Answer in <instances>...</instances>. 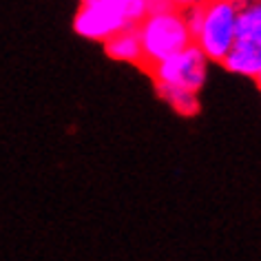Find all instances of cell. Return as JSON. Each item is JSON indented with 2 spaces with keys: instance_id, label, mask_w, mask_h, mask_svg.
<instances>
[{
  "instance_id": "6da1fadb",
  "label": "cell",
  "mask_w": 261,
  "mask_h": 261,
  "mask_svg": "<svg viewBox=\"0 0 261 261\" xmlns=\"http://www.w3.org/2000/svg\"><path fill=\"white\" fill-rule=\"evenodd\" d=\"M135 27H138L142 56H144L142 69H148L151 64L164 60L166 56L193 42L191 29H188L184 18V9L173 7L164 0L151 3L148 14Z\"/></svg>"
},
{
  "instance_id": "7a4b0ae2",
  "label": "cell",
  "mask_w": 261,
  "mask_h": 261,
  "mask_svg": "<svg viewBox=\"0 0 261 261\" xmlns=\"http://www.w3.org/2000/svg\"><path fill=\"white\" fill-rule=\"evenodd\" d=\"M241 0H206L201 3V20L193 36V42L204 51L208 62L226 58L237 40V14Z\"/></svg>"
},
{
  "instance_id": "3957f363",
  "label": "cell",
  "mask_w": 261,
  "mask_h": 261,
  "mask_svg": "<svg viewBox=\"0 0 261 261\" xmlns=\"http://www.w3.org/2000/svg\"><path fill=\"white\" fill-rule=\"evenodd\" d=\"M155 87H181L188 91H201L208 77V58L197 44L191 42L184 49L166 56L164 60L146 69Z\"/></svg>"
},
{
  "instance_id": "277c9868",
  "label": "cell",
  "mask_w": 261,
  "mask_h": 261,
  "mask_svg": "<svg viewBox=\"0 0 261 261\" xmlns=\"http://www.w3.org/2000/svg\"><path fill=\"white\" fill-rule=\"evenodd\" d=\"M124 27H128L124 0H82L73 18L75 34L95 42H104Z\"/></svg>"
},
{
  "instance_id": "5b68a950",
  "label": "cell",
  "mask_w": 261,
  "mask_h": 261,
  "mask_svg": "<svg viewBox=\"0 0 261 261\" xmlns=\"http://www.w3.org/2000/svg\"><path fill=\"white\" fill-rule=\"evenodd\" d=\"M221 64L237 75L254 77L261 71V40H234Z\"/></svg>"
},
{
  "instance_id": "8992f818",
  "label": "cell",
  "mask_w": 261,
  "mask_h": 261,
  "mask_svg": "<svg viewBox=\"0 0 261 261\" xmlns=\"http://www.w3.org/2000/svg\"><path fill=\"white\" fill-rule=\"evenodd\" d=\"M104 51H107V56L111 60L135 64V67L144 64L142 44H140V36H138V27L135 24H128V27H124L117 34L107 38L104 40Z\"/></svg>"
},
{
  "instance_id": "52a82bcc",
  "label": "cell",
  "mask_w": 261,
  "mask_h": 261,
  "mask_svg": "<svg viewBox=\"0 0 261 261\" xmlns=\"http://www.w3.org/2000/svg\"><path fill=\"white\" fill-rule=\"evenodd\" d=\"M158 95L171 107L177 115L191 117L199 113V93L197 91H188L181 87H155Z\"/></svg>"
},
{
  "instance_id": "ba28073f",
  "label": "cell",
  "mask_w": 261,
  "mask_h": 261,
  "mask_svg": "<svg viewBox=\"0 0 261 261\" xmlns=\"http://www.w3.org/2000/svg\"><path fill=\"white\" fill-rule=\"evenodd\" d=\"M239 40H261V0H241L237 14Z\"/></svg>"
},
{
  "instance_id": "9c48e42d",
  "label": "cell",
  "mask_w": 261,
  "mask_h": 261,
  "mask_svg": "<svg viewBox=\"0 0 261 261\" xmlns=\"http://www.w3.org/2000/svg\"><path fill=\"white\" fill-rule=\"evenodd\" d=\"M164 3L173 5V7H177V9H188V7H195V5L206 3V0H164Z\"/></svg>"
},
{
  "instance_id": "30bf717a",
  "label": "cell",
  "mask_w": 261,
  "mask_h": 261,
  "mask_svg": "<svg viewBox=\"0 0 261 261\" xmlns=\"http://www.w3.org/2000/svg\"><path fill=\"white\" fill-rule=\"evenodd\" d=\"M254 80H257V84H259V89H261V71H259V73H257V75H254Z\"/></svg>"
}]
</instances>
